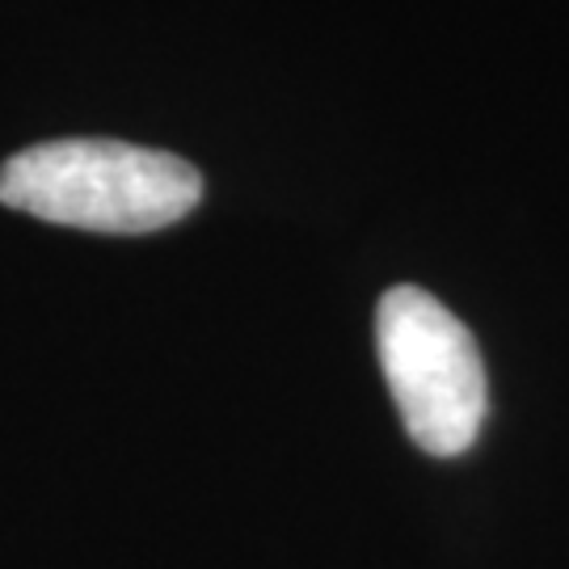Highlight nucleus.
I'll return each instance as SVG.
<instances>
[{"instance_id":"obj_1","label":"nucleus","mask_w":569,"mask_h":569,"mask_svg":"<svg viewBox=\"0 0 569 569\" xmlns=\"http://www.w3.org/2000/svg\"><path fill=\"white\" fill-rule=\"evenodd\" d=\"M199 199L194 164L122 140H47L0 164V203L84 232H157L190 216Z\"/></svg>"},{"instance_id":"obj_2","label":"nucleus","mask_w":569,"mask_h":569,"mask_svg":"<svg viewBox=\"0 0 569 569\" xmlns=\"http://www.w3.org/2000/svg\"><path fill=\"white\" fill-rule=\"evenodd\" d=\"M376 350L409 439L427 456H465L486 422V363L468 326L422 287H392L376 308Z\"/></svg>"}]
</instances>
